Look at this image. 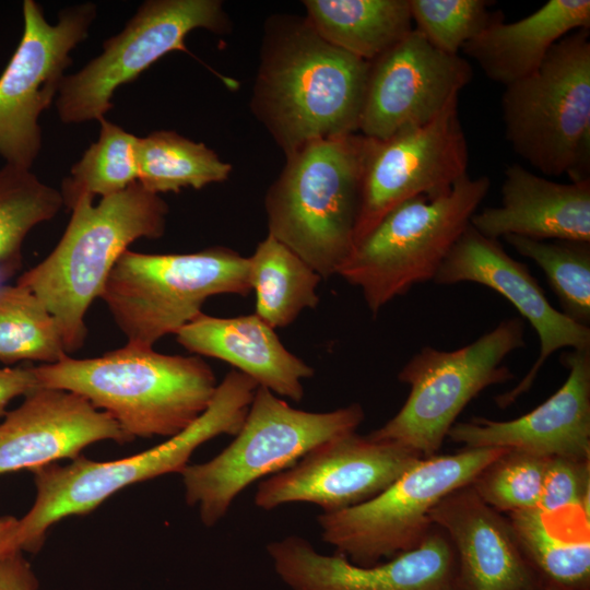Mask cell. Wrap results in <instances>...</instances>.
<instances>
[{"mask_svg": "<svg viewBox=\"0 0 590 590\" xmlns=\"http://www.w3.org/2000/svg\"><path fill=\"white\" fill-rule=\"evenodd\" d=\"M369 61L326 42L306 17L267 22L251 110L287 154L358 133Z\"/></svg>", "mask_w": 590, "mask_h": 590, "instance_id": "obj_1", "label": "cell"}, {"mask_svg": "<svg viewBox=\"0 0 590 590\" xmlns=\"http://www.w3.org/2000/svg\"><path fill=\"white\" fill-rule=\"evenodd\" d=\"M34 369L40 387L85 398L132 440L179 434L203 414L219 385L198 355H168L128 342L97 357L68 355Z\"/></svg>", "mask_w": 590, "mask_h": 590, "instance_id": "obj_2", "label": "cell"}, {"mask_svg": "<svg viewBox=\"0 0 590 590\" xmlns=\"http://www.w3.org/2000/svg\"><path fill=\"white\" fill-rule=\"evenodd\" d=\"M80 196L62 237L52 251L16 281L35 294L59 328L67 354L87 335L85 315L104 290L108 275L129 245L164 235L168 204L138 181L102 198Z\"/></svg>", "mask_w": 590, "mask_h": 590, "instance_id": "obj_3", "label": "cell"}, {"mask_svg": "<svg viewBox=\"0 0 590 590\" xmlns=\"http://www.w3.org/2000/svg\"><path fill=\"white\" fill-rule=\"evenodd\" d=\"M258 384L231 370L217 385L208 409L190 426L164 442L133 456L94 461L83 456L66 465L51 463L31 470L35 500L19 519L13 546L37 553L49 528L63 518L86 515L129 485L167 473H180L193 451L205 441L226 434L235 436L246 417Z\"/></svg>", "mask_w": 590, "mask_h": 590, "instance_id": "obj_4", "label": "cell"}, {"mask_svg": "<svg viewBox=\"0 0 590 590\" xmlns=\"http://www.w3.org/2000/svg\"><path fill=\"white\" fill-rule=\"evenodd\" d=\"M368 139L361 133L309 141L285 154L266 194L269 235L322 279L354 249Z\"/></svg>", "mask_w": 590, "mask_h": 590, "instance_id": "obj_5", "label": "cell"}, {"mask_svg": "<svg viewBox=\"0 0 590 590\" xmlns=\"http://www.w3.org/2000/svg\"><path fill=\"white\" fill-rule=\"evenodd\" d=\"M364 418L358 403L307 412L258 386L234 440L213 459L180 472L186 503L197 505L202 523L213 527L249 484L290 469L327 440L356 432Z\"/></svg>", "mask_w": 590, "mask_h": 590, "instance_id": "obj_6", "label": "cell"}, {"mask_svg": "<svg viewBox=\"0 0 590 590\" xmlns=\"http://www.w3.org/2000/svg\"><path fill=\"white\" fill-rule=\"evenodd\" d=\"M505 137L546 176L590 179V33L559 39L532 74L505 86Z\"/></svg>", "mask_w": 590, "mask_h": 590, "instance_id": "obj_7", "label": "cell"}, {"mask_svg": "<svg viewBox=\"0 0 590 590\" xmlns=\"http://www.w3.org/2000/svg\"><path fill=\"white\" fill-rule=\"evenodd\" d=\"M249 257L214 246L190 253L126 250L101 297L128 343L153 346L193 320L215 295L250 293Z\"/></svg>", "mask_w": 590, "mask_h": 590, "instance_id": "obj_8", "label": "cell"}, {"mask_svg": "<svg viewBox=\"0 0 590 590\" xmlns=\"http://www.w3.org/2000/svg\"><path fill=\"white\" fill-rule=\"evenodd\" d=\"M489 187L487 176L467 175L447 194L399 204L355 245L338 274L362 291L376 316L391 299L434 279Z\"/></svg>", "mask_w": 590, "mask_h": 590, "instance_id": "obj_9", "label": "cell"}, {"mask_svg": "<svg viewBox=\"0 0 590 590\" xmlns=\"http://www.w3.org/2000/svg\"><path fill=\"white\" fill-rule=\"evenodd\" d=\"M524 346L523 319L514 317L455 351L422 347L398 374L410 387L404 404L368 437L396 442L422 459L437 455L465 405L487 387L515 377L504 361Z\"/></svg>", "mask_w": 590, "mask_h": 590, "instance_id": "obj_10", "label": "cell"}, {"mask_svg": "<svg viewBox=\"0 0 590 590\" xmlns=\"http://www.w3.org/2000/svg\"><path fill=\"white\" fill-rule=\"evenodd\" d=\"M509 448H465L420 459L377 496L317 522L322 540L358 566L417 547L434 527L429 511L449 493L471 484Z\"/></svg>", "mask_w": 590, "mask_h": 590, "instance_id": "obj_11", "label": "cell"}, {"mask_svg": "<svg viewBox=\"0 0 590 590\" xmlns=\"http://www.w3.org/2000/svg\"><path fill=\"white\" fill-rule=\"evenodd\" d=\"M231 23L220 0H148L123 30L103 43L101 55L64 75L55 99L64 123L99 121L113 108V95L166 54L187 51L185 39L204 28L223 34Z\"/></svg>", "mask_w": 590, "mask_h": 590, "instance_id": "obj_12", "label": "cell"}, {"mask_svg": "<svg viewBox=\"0 0 590 590\" xmlns=\"http://www.w3.org/2000/svg\"><path fill=\"white\" fill-rule=\"evenodd\" d=\"M23 34L0 75V155L5 164L31 169L43 143L39 117L56 99L71 51L96 17L92 2L60 11L50 24L34 0L22 4Z\"/></svg>", "mask_w": 590, "mask_h": 590, "instance_id": "obj_13", "label": "cell"}, {"mask_svg": "<svg viewBox=\"0 0 590 590\" xmlns=\"http://www.w3.org/2000/svg\"><path fill=\"white\" fill-rule=\"evenodd\" d=\"M455 96L425 125L368 139L354 247L399 204L447 194L468 175V143Z\"/></svg>", "mask_w": 590, "mask_h": 590, "instance_id": "obj_14", "label": "cell"}, {"mask_svg": "<svg viewBox=\"0 0 590 590\" xmlns=\"http://www.w3.org/2000/svg\"><path fill=\"white\" fill-rule=\"evenodd\" d=\"M420 459L396 442L347 433L327 440L293 467L261 481L255 504L272 510L310 503L335 512L364 503L389 487Z\"/></svg>", "mask_w": 590, "mask_h": 590, "instance_id": "obj_15", "label": "cell"}, {"mask_svg": "<svg viewBox=\"0 0 590 590\" xmlns=\"http://www.w3.org/2000/svg\"><path fill=\"white\" fill-rule=\"evenodd\" d=\"M472 75L465 58L438 50L413 28L369 62L358 133L385 140L425 125L459 96Z\"/></svg>", "mask_w": 590, "mask_h": 590, "instance_id": "obj_16", "label": "cell"}, {"mask_svg": "<svg viewBox=\"0 0 590 590\" xmlns=\"http://www.w3.org/2000/svg\"><path fill=\"white\" fill-rule=\"evenodd\" d=\"M433 281L438 285L473 282L487 286L509 300L536 331L539 356L515 388L496 397L500 408L509 406L531 388L546 359L556 351L590 349V328L554 308L528 267L510 257L497 239L482 235L471 224L455 243Z\"/></svg>", "mask_w": 590, "mask_h": 590, "instance_id": "obj_17", "label": "cell"}, {"mask_svg": "<svg viewBox=\"0 0 590 590\" xmlns=\"http://www.w3.org/2000/svg\"><path fill=\"white\" fill-rule=\"evenodd\" d=\"M267 552L291 590H456V552L436 526L417 547L371 566L320 554L297 535L270 542Z\"/></svg>", "mask_w": 590, "mask_h": 590, "instance_id": "obj_18", "label": "cell"}, {"mask_svg": "<svg viewBox=\"0 0 590 590\" xmlns=\"http://www.w3.org/2000/svg\"><path fill=\"white\" fill-rule=\"evenodd\" d=\"M3 417L0 475L73 460L97 441H132L109 414L62 389L39 386Z\"/></svg>", "mask_w": 590, "mask_h": 590, "instance_id": "obj_19", "label": "cell"}, {"mask_svg": "<svg viewBox=\"0 0 590 590\" xmlns=\"http://www.w3.org/2000/svg\"><path fill=\"white\" fill-rule=\"evenodd\" d=\"M563 386L531 412L510 421L473 417L455 423L448 437L465 448L500 447L535 456L590 460V349L560 357Z\"/></svg>", "mask_w": 590, "mask_h": 590, "instance_id": "obj_20", "label": "cell"}, {"mask_svg": "<svg viewBox=\"0 0 590 590\" xmlns=\"http://www.w3.org/2000/svg\"><path fill=\"white\" fill-rule=\"evenodd\" d=\"M429 518L455 548L456 590H526L539 583L509 519L482 500L471 484L446 495Z\"/></svg>", "mask_w": 590, "mask_h": 590, "instance_id": "obj_21", "label": "cell"}, {"mask_svg": "<svg viewBox=\"0 0 590 590\" xmlns=\"http://www.w3.org/2000/svg\"><path fill=\"white\" fill-rule=\"evenodd\" d=\"M470 224L482 235L497 240L516 235L590 241V179L563 184L520 164L509 165L500 205L475 212Z\"/></svg>", "mask_w": 590, "mask_h": 590, "instance_id": "obj_22", "label": "cell"}, {"mask_svg": "<svg viewBox=\"0 0 590 590\" xmlns=\"http://www.w3.org/2000/svg\"><path fill=\"white\" fill-rule=\"evenodd\" d=\"M175 335L190 353L224 361L258 386L296 402L304 397L302 380L315 374L256 314L221 318L201 312Z\"/></svg>", "mask_w": 590, "mask_h": 590, "instance_id": "obj_23", "label": "cell"}, {"mask_svg": "<svg viewBox=\"0 0 590 590\" xmlns=\"http://www.w3.org/2000/svg\"><path fill=\"white\" fill-rule=\"evenodd\" d=\"M578 30H590V1L548 0L515 22H504L500 13L461 50L506 86L536 71L551 48Z\"/></svg>", "mask_w": 590, "mask_h": 590, "instance_id": "obj_24", "label": "cell"}, {"mask_svg": "<svg viewBox=\"0 0 590 590\" xmlns=\"http://www.w3.org/2000/svg\"><path fill=\"white\" fill-rule=\"evenodd\" d=\"M303 5L326 42L369 62L414 28L410 0H305Z\"/></svg>", "mask_w": 590, "mask_h": 590, "instance_id": "obj_25", "label": "cell"}, {"mask_svg": "<svg viewBox=\"0 0 590 590\" xmlns=\"http://www.w3.org/2000/svg\"><path fill=\"white\" fill-rule=\"evenodd\" d=\"M321 276L295 252L267 235L249 257V280L256 315L273 329L284 328L319 303Z\"/></svg>", "mask_w": 590, "mask_h": 590, "instance_id": "obj_26", "label": "cell"}, {"mask_svg": "<svg viewBox=\"0 0 590 590\" xmlns=\"http://www.w3.org/2000/svg\"><path fill=\"white\" fill-rule=\"evenodd\" d=\"M138 182L160 194L225 181L232 165L202 142L170 130H158L137 141Z\"/></svg>", "mask_w": 590, "mask_h": 590, "instance_id": "obj_27", "label": "cell"}, {"mask_svg": "<svg viewBox=\"0 0 590 590\" xmlns=\"http://www.w3.org/2000/svg\"><path fill=\"white\" fill-rule=\"evenodd\" d=\"M521 552L540 585L553 590H589V533L569 536L538 508L510 514Z\"/></svg>", "mask_w": 590, "mask_h": 590, "instance_id": "obj_28", "label": "cell"}, {"mask_svg": "<svg viewBox=\"0 0 590 590\" xmlns=\"http://www.w3.org/2000/svg\"><path fill=\"white\" fill-rule=\"evenodd\" d=\"M68 356L56 320L26 287L0 285V362L54 364Z\"/></svg>", "mask_w": 590, "mask_h": 590, "instance_id": "obj_29", "label": "cell"}, {"mask_svg": "<svg viewBox=\"0 0 590 590\" xmlns=\"http://www.w3.org/2000/svg\"><path fill=\"white\" fill-rule=\"evenodd\" d=\"M99 135L73 164L61 184L63 204L69 206L80 196L118 193L138 181V137L102 118Z\"/></svg>", "mask_w": 590, "mask_h": 590, "instance_id": "obj_30", "label": "cell"}, {"mask_svg": "<svg viewBox=\"0 0 590 590\" xmlns=\"http://www.w3.org/2000/svg\"><path fill=\"white\" fill-rule=\"evenodd\" d=\"M63 204L59 190L31 169L5 164L0 168V267H16L26 235L57 215Z\"/></svg>", "mask_w": 590, "mask_h": 590, "instance_id": "obj_31", "label": "cell"}, {"mask_svg": "<svg viewBox=\"0 0 590 590\" xmlns=\"http://www.w3.org/2000/svg\"><path fill=\"white\" fill-rule=\"evenodd\" d=\"M504 239L543 270L560 311L574 322L589 327L590 241L542 240L516 235Z\"/></svg>", "mask_w": 590, "mask_h": 590, "instance_id": "obj_32", "label": "cell"}, {"mask_svg": "<svg viewBox=\"0 0 590 590\" xmlns=\"http://www.w3.org/2000/svg\"><path fill=\"white\" fill-rule=\"evenodd\" d=\"M548 458L507 449L471 483L495 510L510 514L538 508Z\"/></svg>", "mask_w": 590, "mask_h": 590, "instance_id": "obj_33", "label": "cell"}, {"mask_svg": "<svg viewBox=\"0 0 590 590\" xmlns=\"http://www.w3.org/2000/svg\"><path fill=\"white\" fill-rule=\"evenodd\" d=\"M486 0H410L414 28L438 50H459L502 12H491Z\"/></svg>", "mask_w": 590, "mask_h": 590, "instance_id": "obj_34", "label": "cell"}, {"mask_svg": "<svg viewBox=\"0 0 590 590\" xmlns=\"http://www.w3.org/2000/svg\"><path fill=\"white\" fill-rule=\"evenodd\" d=\"M589 493L590 460L552 457L547 460L538 509L550 518L577 511L589 521Z\"/></svg>", "mask_w": 590, "mask_h": 590, "instance_id": "obj_35", "label": "cell"}, {"mask_svg": "<svg viewBox=\"0 0 590 590\" xmlns=\"http://www.w3.org/2000/svg\"><path fill=\"white\" fill-rule=\"evenodd\" d=\"M0 590H39V581L23 552L0 557Z\"/></svg>", "mask_w": 590, "mask_h": 590, "instance_id": "obj_36", "label": "cell"}, {"mask_svg": "<svg viewBox=\"0 0 590 590\" xmlns=\"http://www.w3.org/2000/svg\"><path fill=\"white\" fill-rule=\"evenodd\" d=\"M39 387L34 367H0V417L9 403Z\"/></svg>", "mask_w": 590, "mask_h": 590, "instance_id": "obj_37", "label": "cell"}, {"mask_svg": "<svg viewBox=\"0 0 590 590\" xmlns=\"http://www.w3.org/2000/svg\"><path fill=\"white\" fill-rule=\"evenodd\" d=\"M19 519L13 516L0 517V557L17 551L13 546V538L17 529Z\"/></svg>", "mask_w": 590, "mask_h": 590, "instance_id": "obj_38", "label": "cell"}, {"mask_svg": "<svg viewBox=\"0 0 590 590\" xmlns=\"http://www.w3.org/2000/svg\"><path fill=\"white\" fill-rule=\"evenodd\" d=\"M526 590H553V589H550V588H546V587H544V586H542L540 583H536V585H534V586H532V587H530V588H528Z\"/></svg>", "mask_w": 590, "mask_h": 590, "instance_id": "obj_39", "label": "cell"}]
</instances>
